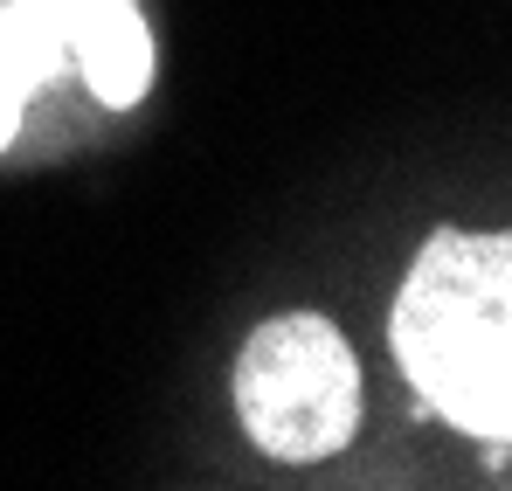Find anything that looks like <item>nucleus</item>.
Listing matches in <instances>:
<instances>
[{
    "label": "nucleus",
    "instance_id": "obj_1",
    "mask_svg": "<svg viewBox=\"0 0 512 491\" xmlns=\"http://www.w3.org/2000/svg\"><path fill=\"white\" fill-rule=\"evenodd\" d=\"M395 367L464 436L506 443L512 422V249L506 236H429L395 298Z\"/></svg>",
    "mask_w": 512,
    "mask_h": 491
},
{
    "label": "nucleus",
    "instance_id": "obj_2",
    "mask_svg": "<svg viewBox=\"0 0 512 491\" xmlns=\"http://www.w3.org/2000/svg\"><path fill=\"white\" fill-rule=\"evenodd\" d=\"M236 415L256 450L319 464L360 429V360L319 312H284L250 332L236 360Z\"/></svg>",
    "mask_w": 512,
    "mask_h": 491
},
{
    "label": "nucleus",
    "instance_id": "obj_3",
    "mask_svg": "<svg viewBox=\"0 0 512 491\" xmlns=\"http://www.w3.org/2000/svg\"><path fill=\"white\" fill-rule=\"evenodd\" d=\"M63 14V49L84 63V83L104 104H139L153 83V42L132 0H56Z\"/></svg>",
    "mask_w": 512,
    "mask_h": 491
},
{
    "label": "nucleus",
    "instance_id": "obj_4",
    "mask_svg": "<svg viewBox=\"0 0 512 491\" xmlns=\"http://www.w3.org/2000/svg\"><path fill=\"white\" fill-rule=\"evenodd\" d=\"M63 56H70V49H63V14H56V0H7V7H0V77L14 83L21 97H28L35 83L56 77Z\"/></svg>",
    "mask_w": 512,
    "mask_h": 491
},
{
    "label": "nucleus",
    "instance_id": "obj_5",
    "mask_svg": "<svg viewBox=\"0 0 512 491\" xmlns=\"http://www.w3.org/2000/svg\"><path fill=\"white\" fill-rule=\"evenodd\" d=\"M14 125H21V90H14V83L0 77V146L14 139Z\"/></svg>",
    "mask_w": 512,
    "mask_h": 491
}]
</instances>
